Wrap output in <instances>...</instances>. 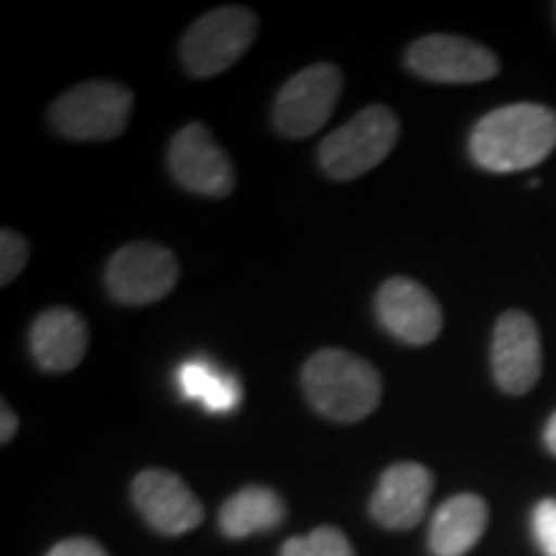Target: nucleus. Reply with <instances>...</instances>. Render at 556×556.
Returning a JSON list of instances; mask_svg holds the SVG:
<instances>
[{"label":"nucleus","mask_w":556,"mask_h":556,"mask_svg":"<svg viewBox=\"0 0 556 556\" xmlns=\"http://www.w3.org/2000/svg\"><path fill=\"white\" fill-rule=\"evenodd\" d=\"M556 148V111L539 103H513L484 114L471 129L469 152L479 168L518 173L536 168Z\"/></svg>","instance_id":"f257e3e1"},{"label":"nucleus","mask_w":556,"mask_h":556,"mask_svg":"<svg viewBox=\"0 0 556 556\" xmlns=\"http://www.w3.org/2000/svg\"><path fill=\"white\" fill-rule=\"evenodd\" d=\"M302 387L317 413L336 422H358L379 407L381 377L366 358L325 348L317 351L302 371Z\"/></svg>","instance_id":"f03ea898"},{"label":"nucleus","mask_w":556,"mask_h":556,"mask_svg":"<svg viewBox=\"0 0 556 556\" xmlns=\"http://www.w3.org/2000/svg\"><path fill=\"white\" fill-rule=\"evenodd\" d=\"M400 139V119L392 109L368 106L319 144V165L332 180H353L384 163Z\"/></svg>","instance_id":"7ed1b4c3"},{"label":"nucleus","mask_w":556,"mask_h":556,"mask_svg":"<svg viewBox=\"0 0 556 556\" xmlns=\"http://www.w3.org/2000/svg\"><path fill=\"white\" fill-rule=\"evenodd\" d=\"M135 96L111 80H88L65 90L50 109L52 127L75 142H101L124 135Z\"/></svg>","instance_id":"20e7f679"},{"label":"nucleus","mask_w":556,"mask_h":556,"mask_svg":"<svg viewBox=\"0 0 556 556\" xmlns=\"http://www.w3.org/2000/svg\"><path fill=\"white\" fill-rule=\"evenodd\" d=\"M258 34V18L242 5H222L201 16L180 41V60L193 78L225 73L250 50Z\"/></svg>","instance_id":"39448f33"},{"label":"nucleus","mask_w":556,"mask_h":556,"mask_svg":"<svg viewBox=\"0 0 556 556\" xmlns=\"http://www.w3.org/2000/svg\"><path fill=\"white\" fill-rule=\"evenodd\" d=\"M343 90V73L330 62L304 67L278 90L274 103V127L283 137L304 139L328 124Z\"/></svg>","instance_id":"423d86ee"},{"label":"nucleus","mask_w":556,"mask_h":556,"mask_svg":"<svg viewBox=\"0 0 556 556\" xmlns=\"http://www.w3.org/2000/svg\"><path fill=\"white\" fill-rule=\"evenodd\" d=\"M178 283V258L157 242H129L106 266L109 294L119 304L144 307L165 299Z\"/></svg>","instance_id":"0eeeda50"},{"label":"nucleus","mask_w":556,"mask_h":556,"mask_svg":"<svg viewBox=\"0 0 556 556\" xmlns=\"http://www.w3.org/2000/svg\"><path fill=\"white\" fill-rule=\"evenodd\" d=\"M168 165L173 178L199 197L225 199L235 189L232 160L219 148L212 131L199 122L186 124L173 135Z\"/></svg>","instance_id":"6e6552de"},{"label":"nucleus","mask_w":556,"mask_h":556,"mask_svg":"<svg viewBox=\"0 0 556 556\" xmlns=\"http://www.w3.org/2000/svg\"><path fill=\"white\" fill-rule=\"evenodd\" d=\"M407 67L433 83H482L495 78L500 62L492 50L454 34H430L409 45Z\"/></svg>","instance_id":"1a4fd4ad"},{"label":"nucleus","mask_w":556,"mask_h":556,"mask_svg":"<svg viewBox=\"0 0 556 556\" xmlns=\"http://www.w3.org/2000/svg\"><path fill=\"white\" fill-rule=\"evenodd\" d=\"M544 366L536 323L526 312L500 315L492 332V374L505 394H526L536 387Z\"/></svg>","instance_id":"9d476101"},{"label":"nucleus","mask_w":556,"mask_h":556,"mask_svg":"<svg viewBox=\"0 0 556 556\" xmlns=\"http://www.w3.org/2000/svg\"><path fill=\"white\" fill-rule=\"evenodd\" d=\"M131 500L150 528L165 536H184L204 520V505L191 486L168 469H144L131 482Z\"/></svg>","instance_id":"9b49d317"},{"label":"nucleus","mask_w":556,"mask_h":556,"mask_svg":"<svg viewBox=\"0 0 556 556\" xmlns=\"http://www.w3.org/2000/svg\"><path fill=\"white\" fill-rule=\"evenodd\" d=\"M379 323L407 345H428L441 336L443 309L438 299L407 276L389 278L377 294Z\"/></svg>","instance_id":"f8f14e48"},{"label":"nucleus","mask_w":556,"mask_h":556,"mask_svg":"<svg viewBox=\"0 0 556 556\" xmlns=\"http://www.w3.org/2000/svg\"><path fill=\"white\" fill-rule=\"evenodd\" d=\"M430 492H433V475L428 467L415 462L392 464L381 475L368 510L389 531H409L426 516Z\"/></svg>","instance_id":"ddd939ff"},{"label":"nucleus","mask_w":556,"mask_h":556,"mask_svg":"<svg viewBox=\"0 0 556 556\" xmlns=\"http://www.w3.org/2000/svg\"><path fill=\"white\" fill-rule=\"evenodd\" d=\"M31 356L39 368L65 374L80 366L88 351V328L78 312L52 307L34 319L29 332Z\"/></svg>","instance_id":"4468645a"},{"label":"nucleus","mask_w":556,"mask_h":556,"mask_svg":"<svg viewBox=\"0 0 556 556\" xmlns=\"http://www.w3.org/2000/svg\"><path fill=\"white\" fill-rule=\"evenodd\" d=\"M490 510L479 495L464 492L443 503L430 523L428 546L435 556H464L484 536Z\"/></svg>","instance_id":"2eb2a0df"},{"label":"nucleus","mask_w":556,"mask_h":556,"mask_svg":"<svg viewBox=\"0 0 556 556\" xmlns=\"http://www.w3.org/2000/svg\"><path fill=\"white\" fill-rule=\"evenodd\" d=\"M283 516H287V507L278 492L263 484H250L222 505L219 528L227 539H248L253 533L276 528Z\"/></svg>","instance_id":"dca6fc26"},{"label":"nucleus","mask_w":556,"mask_h":556,"mask_svg":"<svg viewBox=\"0 0 556 556\" xmlns=\"http://www.w3.org/2000/svg\"><path fill=\"white\" fill-rule=\"evenodd\" d=\"M176 384L180 397L189 402H199L208 413L227 415L235 413L242 402L240 379L232 374L222 371L206 358H189L178 366Z\"/></svg>","instance_id":"f3484780"},{"label":"nucleus","mask_w":556,"mask_h":556,"mask_svg":"<svg viewBox=\"0 0 556 556\" xmlns=\"http://www.w3.org/2000/svg\"><path fill=\"white\" fill-rule=\"evenodd\" d=\"M281 556H356V552L343 531L319 526L307 536L289 539L281 548Z\"/></svg>","instance_id":"a211bd4d"},{"label":"nucleus","mask_w":556,"mask_h":556,"mask_svg":"<svg viewBox=\"0 0 556 556\" xmlns=\"http://www.w3.org/2000/svg\"><path fill=\"white\" fill-rule=\"evenodd\" d=\"M29 242L24 235L13 232V229H3L0 232V283L9 287L13 278H18L21 270L29 263Z\"/></svg>","instance_id":"6ab92c4d"},{"label":"nucleus","mask_w":556,"mask_h":556,"mask_svg":"<svg viewBox=\"0 0 556 556\" xmlns=\"http://www.w3.org/2000/svg\"><path fill=\"white\" fill-rule=\"evenodd\" d=\"M533 539L544 556H556V500H541L531 516Z\"/></svg>","instance_id":"aec40b11"},{"label":"nucleus","mask_w":556,"mask_h":556,"mask_svg":"<svg viewBox=\"0 0 556 556\" xmlns=\"http://www.w3.org/2000/svg\"><path fill=\"white\" fill-rule=\"evenodd\" d=\"M47 556H109L103 552L101 544L90 539H67L60 541L58 546H52V552Z\"/></svg>","instance_id":"412c9836"},{"label":"nucleus","mask_w":556,"mask_h":556,"mask_svg":"<svg viewBox=\"0 0 556 556\" xmlns=\"http://www.w3.org/2000/svg\"><path fill=\"white\" fill-rule=\"evenodd\" d=\"M0 420H3V422H0V441L9 443L18 430V417L11 409L9 402H3V405H0Z\"/></svg>","instance_id":"4be33fe9"},{"label":"nucleus","mask_w":556,"mask_h":556,"mask_svg":"<svg viewBox=\"0 0 556 556\" xmlns=\"http://www.w3.org/2000/svg\"><path fill=\"white\" fill-rule=\"evenodd\" d=\"M544 441H546V448L556 456V413L548 417L546 430H544Z\"/></svg>","instance_id":"5701e85b"}]
</instances>
